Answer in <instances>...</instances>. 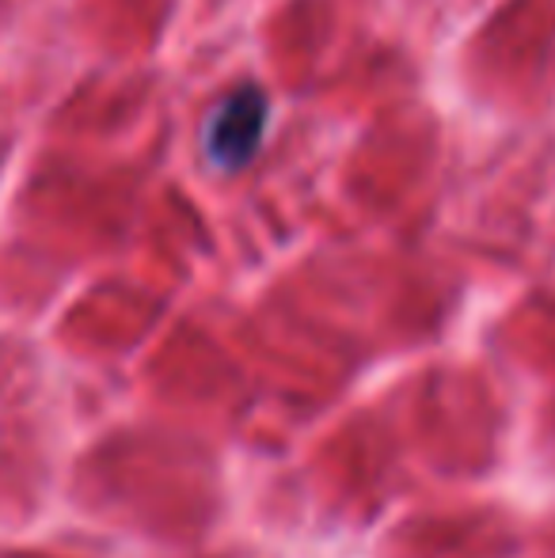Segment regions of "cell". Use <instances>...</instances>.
Returning a JSON list of instances; mask_svg holds the SVG:
<instances>
[{"label": "cell", "mask_w": 555, "mask_h": 558, "mask_svg": "<svg viewBox=\"0 0 555 558\" xmlns=\"http://www.w3.org/2000/svg\"><path fill=\"white\" fill-rule=\"evenodd\" d=\"M263 133H267V96L260 88H240L209 114L206 156L221 171H237L255 156Z\"/></svg>", "instance_id": "cell-1"}]
</instances>
